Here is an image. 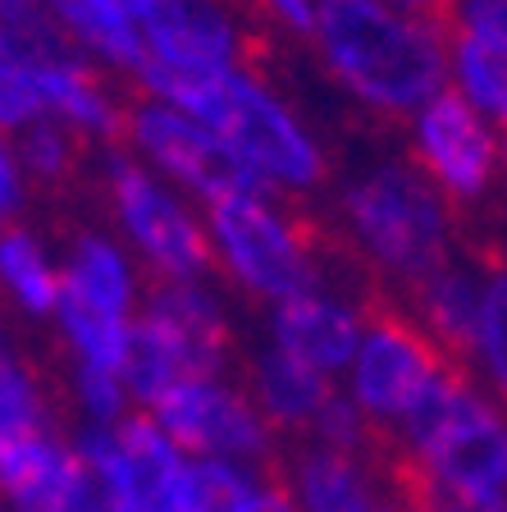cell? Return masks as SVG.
I'll use <instances>...</instances> for the list:
<instances>
[{"label":"cell","mask_w":507,"mask_h":512,"mask_svg":"<svg viewBox=\"0 0 507 512\" xmlns=\"http://www.w3.org/2000/svg\"><path fill=\"white\" fill-rule=\"evenodd\" d=\"M0 499L10 512H106L83 453L46 430L0 458Z\"/></svg>","instance_id":"cell-14"},{"label":"cell","mask_w":507,"mask_h":512,"mask_svg":"<svg viewBox=\"0 0 507 512\" xmlns=\"http://www.w3.org/2000/svg\"><path fill=\"white\" fill-rule=\"evenodd\" d=\"M297 503L302 512H402L389 471L370 467L361 453L311 448L297 462Z\"/></svg>","instance_id":"cell-15"},{"label":"cell","mask_w":507,"mask_h":512,"mask_svg":"<svg viewBox=\"0 0 507 512\" xmlns=\"http://www.w3.org/2000/svg\"><path fill=\"white\" fill-rule=\"evenodd\" d=\"M151 416H156L160 430L188 458L252 462L270 453V421H265V412L220 380L174 384L169 394H160L151 403Z\"/></svg>","instance_id":"cell-10"},{"label":"cell","mask_w":507,"mask_h":512,"mask_svg":"<svg viewBox=\"0 0 507 512\" xmlns=\"http://www.w3.org/2000/svg\"><path fill=\"white\" fill-rule=\"evenodd\" d=\"M224 352H229V330L220 307L188 279H160L142 320L133 325L124 384L128 394L151 407L174 384L215 380Z\"/></svg>","instance_id":"cell-4"},{"label":"cell","mask_w":507,"mask_h":512,"mask_svg":"<svg viewBox=\"0 0 507 512\" xmlns=\"http://www.w3.org/2000/svg\"><path fill=\"white\" fill-rule=\"evenodd\" d=\"M384 5H393L398 14H407L416 23H430L434 32L448 28V0H384Z\"/></svg>","instance_id":"cell-31"},{"label":"cell","mask_w":507,"mask_h":512,"mask_svg":"<svg viewBox=\"0 0 507 512\" xmlns=\"http://www.w3.org/2000/svg\"><path fill=\"white\" fill-rule=\"evenodd\" d=\"M14 206H19V174H14V160L0 151V224L10 220Z\"/></svg>","instance_id":"cell-32"},{"label":"cell","mask_w":507,"mask_h":512,"mask_svg":"<svg viewBox=\"0 0 507 512\" xmlns=\"http://www.w3.org/2000/svg\"><path fill=\"white\" fill-rule=\"evenodd\" d=\"M115 5H119V10H124V14H133V19L142 23V19H147V14L160 5V0H115Z\"/></svg>","instance_id":"cell-34"},{"label":"cell","mask_w":507,"mask_h":512,"mask_svg":"<svg viewBox=\"0 0 507 512\" xmlns=\"http://www.w3.org/2000/svg\"><path fill=\"white\" fill-rule=\"evenodd\" d=\"M0 512H10V503H5V499H0Z\"/></svg>","instance_id":"cell-36"},{"label":"cell","mask_w":507,"mask_h":512,"mask_svg":"<svg viewBox=\"0 0 507 512\" xmlns=\"http://www.w3.org/2000/svg\"><path fill=\"white\" fill-rule=\"evenodd\" d=\"M334 384H329L325 371L297 362L288 352H265L261 366H256V403H261L265 421L288 430L316 426V416L334 403Z\"/></svg>","instance_id":"cell-18"},{"label":"cell","mask_w":507,"mask_h":512,"mask_svg":"<svg viewBox=\"0 0 507 512\" xmlns=\"http://www.w3.org/2000/svg\"><path fill=\"white\" fill-rule=\"evenodd\" d=\"M270 476L247 471V462L192 458L188 467V508L192 512H256Z\"/></svg>","instance_id":"cell-23"},{"label":"cell","mask_w":507,"mask_h":512,"mask_svg":"<svg viewBox=\"0 0 507 512\" xmlns=\"http://www.w3.org/2000/svg\"><path fill=\"white\" fill-rule=\"evenodd\" d=\"M51 10L60 14V23L74 37H83L87 46H96V51L106 55V60L124 64V69H133V74H147V37L138 32V19L133 14H124L115 5V0H51Z\"/></svg>","instance_id":"cell-20"},{"label":"cell","mask_w":507,"mask_h":512,"mask_svg":"<svg viewBox=\"0 0 507 512\" xmlns=\"http://www.w3.org/2000/svg\"><path fill=\"white\" fill-rule=\"evenodd\" d=\"M46 110L32 64L14 51H0V128H23Z\"/></svg>","instance_id":"cell-27"},{"label":"cell","mask_w":507,"mask_h":512,"mask_svg":"<svg viewBox=\"0 0 507 512\" xmlns=\"http://www.w3.org/2000/svg\"><path fill=\"white\" fill-rule=\"evenodd\" d=\"M60 279H64L60 302H74V307L128 320L133 279H128L124 256H119L110 243H101V238H83L78 252H74V261H69V270H64Z\"/></svg>","instance_id":"cell-19"},{"label":"cell","mask_w":507,"mask_h":512,"mask_svg":"<svg viewBox=\"0 0 507 512\" xmlns=\"http://www.w3.org/2000/svg\"><path fill=\"white\" fill-rule=\"evenodd\" d=\"M78 384V398L83 407L96 416V426H106V421H119V407H124V375H110V371H96V366H78L74 375Z\"/></svg>","instance_id":"cell-28"},{"label":"cell","mask_w":507,"mask_h":512,"mask_svg":"<svg viewBox=\"0 0 507 512\" xmlns=\"http://www.w3.org/2000/svg\"><path fill=\"white\" fill-rule=\"evenodd\" d=\"M275 10L284 14L288 23H297V28H311V10H316V0H275Z\"/></svg>","instance_id":"cell-33"},{"label":"cell","mask_w":507,"mask_h":512,"mask_svg":"<svg viewBox=\"0 0 507 512\" xmlns=\"http://www.w3.org/2000/svg\"><path fill=\"white\" fill-rule=\"evenodd\" d=\"M348 220L361 247L402 284L416 288L448 266V211L434 183L407 165L366 174L348 192Z\"/></svg>","instance_id":"cell-5"},{"label":"cell","mask_w":507,"mask_h":512,"mask_svg":"<svg viewBox=\"0 0 507 512\" xmlns=\"http://www.w3.org/2000/svg\"><path fill=\"white\" fill-rule=\"evenodd\" d=\"M78 453L101 485L106 512H192V458L160 430L156 416H119L110 430H87Z\"/></svg>","instance_id":"cell-7"},{"label":"cell","mask_w":507,"mask_h":512,"mask_svg":"<svg viewBox=\"0 0 507 512\" xmlns=\"http://www.w3.org/2000/svg\"><path fill=\"white\" fill-rule=\"evenodd\" d=\"M412 512H453L448 503H425V508H412Z\"/></svg>","instance_id":"cell-35"},{"label":"cell","mask_w":507,"mask_h":512,"mask_svg":"<svg viewBox=\"0 0 507 512\" xmlns=\"http://www.w3.org/2000/svg\"><path fill=\"white\" fill-rule=\"evenodd\" d=\"M0 288L19 302L28 316H46L60 307V288L64 279L51 270V261L42 256V247L32 243L19 229L0 234Z\"/></svg>","instance_id":"cell-22"},{"label":"cell","mask_w":507,"mask_h":512,"mask_svg":"<svg viewBox=\"0 0 507 512\" xmlns=\"http://www.w3.org/2000/svg\"><path fill=\"white\" fill-rule=\"evenodd\" d=\"M147 32V74L151 78H211L233 69L238 55V32L220 14L215 0H160L142 19Z\"/></svg>","instance_id":"cell-13"},{"label":"cell","mask_w":507,"mask_h":512,"mask_svg":"<svg viewBox=\"0 0 507 512\" xmlns=\"http://www.w3.org/2000/svg\"><path fill=\"white\" fill-rule=\"evenodd\" d=\"M457 78L466 101L507 133V37H457Z\"/></svg>","instance_id":"cell-24"},{"label":"cell","mask_w":507,"mask_h":512,"mask_svg":"<svg viewBox=\"0 0 507 512\" xmlns=\"http://www.w3.org/2000/svg\"><path fill=\"white\" fill-rule=\"evenodd\" d=\"M453 366L457 362L434 343V334L425 330L421 320L375 302L366 316L357 362H352V398H357L361 416L375 430L407 426L416 416V407L439 384V375L453 371Z\"/></svg>","instance_id":"cell-6"},{"label":"cell","mask_w":507,"mask_h":512,"mask_svg":"<svg viewBox=\"0 0 507 512\" xmlns=\"http://www.w3.org/2000/svg\"><path fill=\"white\" fill-rule=\"evenodd\" d=\"M421 165L439 179V188L457 202H476L485 197L494 183V165H498V147L489 138L485 119L476 115V106L462 92H439L430 106L421 110Z\"/></svg>","instance_id":"cell-12"},{"label":"cell","mask_w":507,"mask_h":512,"mask_svg":"<svg viewBox=\"0 0 507 512\" xmlns=\"http://www.w3.org/2000/svg\"><path fill=\"white\" fill-rule=\"evenodd\" d=\"M361 334H366V325L343 302L316 298V293L288 298L275 311V348L297 357V362L316 366L325 375L357 362Z\"/></svg>","instance_id":"cell-16"},{"label":"cell","mask_w":507,"mask_h":512,"mask_svg":"<svg viewBox=\"0 0 507 512\" xmlns=\"http://www.w3.org/2000/svg\"><path fill=\"white\" fill-rule=\"evenodd\" d=\"M407 448L439 503L462 512H507V416L471 389L466 371H444L416 416Z\"/></svg>","instance_id":"cell-2"},{"label":"cell","mask_w":507,"mask_h":512,"mask_svg":"<svg viewBox=\"0 0 507 512\" xmlns=\"http://www.w3.org/2000/svg\"><path fill=\"white\" fill-rule=\"evenodd\" d=\"M311 28L329 69L375 110L407 115L444 92L439 32L384 0H316Z\"/></svg>","instance_id":"cell-1"},{"label":"cell","mask_w":507,"mask_h":512,"mask_svg":"<svg viewBox=\"0 0 507 512\" xmlns=\"http://www.w3.org/2000/svg\"><path fill=\"white\" fill-rule=\"evenodd\" d=\"M476 357L489 371L494 389L507 398V270H498V275L485 284L480 330H476Z\"/></svg>","instance_id":"cell-26"},{"label":"cell","mask_w":507,"mask_h":512,"mask_svg":"<svg viewBox=\"0 0 507 512\" xmlns=\"http://www.w3.org/2000/svg\"><path fill=\"white\" fill-rule=\"evenodd\" d=\"M37 435H46L42 384L14 352L0 348V458Z\"/></svg>","instance_id":"cell-25"},{"label":"cell","mask_w":507,"mask_h":512,"mask_svg":"<svg viewBox=\"0 0 507 512\" xmlns=\"http://www.w3.org/2000/svg\"><path fill=\"white\" fill-rule=\"evenodd\" d=\"M32 78H37V92H42L46 110L69 124H83L92 133H110L119 124V115L110 110L106 92L92 83L87 69L69 64L64 55H32Z\"/></svg>","instance_id":"cell-21"},{"label":"cell","mask_w":507,"mask_h":512,"mask_svg":"<svg viewBox=\"0 0 507 512\" xmlns=\"http://www.w3.org/2000/svg\"><path fill=\"white\" fill-rule=\"evenodd\" d=\"M151 87L179 110L197 115L211 133H220L261 179L307 188L325 174L316 142L302 133V124L238 69L211 78H151Z\"/></svg>","instance_id":"cell-3"},{"label":"cell","mask_w":507,"mask_h":512,"mask_svg":"<svg viewBox=\"0 0 507 512\" xmlns=\"http://www.w3.org/2000/svg\"><path fill=\"white\" fill-rule=\"evenodd\" d=\"M211 229L224 261L261 298H302L316 284L307 243L279 220L261 197H220L211 202Z\"/></svg>","instance_id":"cell-8"},{"label":"cell","mask_w":507,"mask_h":512,"mask_svg":"<svg viewBox=\"0 0 507 512\" xmlns=\"http://www.w3.org/2000/svg\"><path fill=\"white\" fill-rule=\"evenodd\" d=\"M480 302H485V284H476V279L466 275V270H457V266L434 270L430 279L416 284V311H421V325L434 334V343H439L457 366L476 352Z\"/></svg>","instance_id":"cell-17"},{"label":"cell","mask_w":507,"mask_h":512,"mask_svg":"<svg viewBox=\"0 0 507 512\" xmlns=\"http://www.w3.org/2000/svg\"><path fill=\"white\" fill-rule=\"evenodd\" d=\"M115 206L133 243L151 256V266L165 279H197L211 270L215 252L197 229V220L160 183H151V174H142L128 160L115 165Z\"/></svg>","instance_id":"cell-11"},{"label":"cell","mask_w":507,"mask_h":512,"mask_svg":"<svg viewBox=\"0 0 507 512\" xmlns=\"http://www.w3.org/2000/svg\"><path fill=\"white\" fill-rule=\"evenodd\" d=\"M133 138H138V147L156 160L160 170L174 174L179 183H188L192 192H201L206 202H220V197H261L265 192L261 174L220 133H211L188 110L138 106L133 110Z\"/></svg>","instance_id":"cell-9"},{"label":"cell","mask_w":507,"mask_h":512,"mask_svg":"<svg viewBox=\"0 0 507 512\" xmlns=\"http://www.w3.org/2000/svg\"><path fill=\"white\" fill-rule=\"evenodd\" d=\"M23 160L37 174H46V179H60L69 170V138L55 133V128H32L28 138H23Z\"/></svg>","instance_id":"cell-30"},{"label":"cell","mask_w":507,"mask_h":512,"mask_svg":"<svg viewBox=\"0 0 507 512\" xmlns=\"http://www.w3.org/2000/svg\"><path fill=\"white\" fill-rule=\"evenodd\" d=\"M457 37H507V0H448Z\"/></svg>","instance_id":"cell-29"}]
</instances>
